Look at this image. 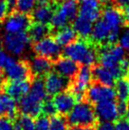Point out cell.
<instances>
[{
  "instance_id": "cell-1",
  "label": "cell",
  "mask_w": 129,
  "mask_h": 130,
  "mask_svg": "<svg viewBox=\"0 0 129 130\" xmlns=\"http://www.w3.org/2000/svg\"><path fill=\"white\" fill-rule=\"evenodd\" d=\"M62 55L77 62L82 66L93 67L98 62L97 47L88 39H79L68 45L62 51Z\"/></svg>"
},
{
  "instance_id": "cell-2",
  "label": "cell",
  "mask_w": 129,
  "mask_h": 130,
  "mask_svg": "<svg viewBox=\"0 0 129 130\" xmlns=\"http://www.w3.org/2000/svg\"><path fill=\"white\" fill-rule=\"evenodd\" d=\"M97 64L108 69L114 75L116 81L122 77L120 68L121 62L125 58L123 47L117 44H105L97 46Z\"/></svg>"
},
{
  "instance_id": "cell-3",
  "label": "cell",
  "mask_w": 129,
  "mask_h": 130,
  "mask_svg": "<svg viewBox=\"0 0 129 130\" xmlns=\"http://www.w3.org/2000/svg\"><path fill=\"white\" fill-rule=\"evenodd\" d=\"M68 123L70 126H92L95 127L99 120L95 109L88 102L83 101L76 104L69 114L67 116Z\"/></svg>"
},
{
  "instance_id": "cell-4",
  "label": "cell",
  "mask_w": 129,
  "mask_h": 130,
  "mask_svg": "<svg viewBox=\"0 0 129 130\" xmlns=\"http://www.w3.org/2000/svg\"><path fill=\"white\" fill-rule=\"evenodd\" d=\"M3 72L6 79L11 81H29L32 83L35 79L31 72L29 60H15L9 55L4 65Z\"/></svg>"
},
{
  "instance_id": "cell-5",
  "label": "cell",
  "mask_w": 129,
  "mask_h": 130,
  "mask_svg": "<svg viewBox=\"0 0 129 130\" xmlns=\"http://www.w3.org/2000/svg\"><path fill=\"white\" fill-rule=\"evenodd\" d=\"M31 50L37 56H44L55 61L62 55L60 46L53 35L46 37L38 42L31 43Z\"/></svg>"
},
{
  "instance_id": "cell-6",
  "label": "cell",
  "mask_w": 129,
  "mask_h": 130,
  "mask_svg": "<svg viewBox=\"0 0 129 130\" xmlns=\"http://www.w3.org/2000/svg\"><path fill=\"white\" fill-rule=\"evenodd\" d=\"M116 97L117 96H116L115 89H113L112 87L101 85L93 81L89 87L87 88L86 101L91 105H96L100 102L114 101Z\"/></svg>"
},
{
  "instance_id": "cell-7",
  "label": "cell",
  "mask_w": 129,
  "mask_h": 130,
  "mask_svg": "<svg viewBox=\"0 0 129 130\" xmlns=\"http://www.w3.org/2000/svg\"><path fill=\"white\" fill-rule=\"evenodd\" d=\"M30 43L26 31L15 33L7 32L3 37V47L13 55H20L25 51L27 46Z\"/></svg>"
},
{
  "instance_id": "cell-8",
  "label": "cell",
  "mask_w": 129,
  "mask_h": 130,
  "mask_svg": "<svg viewBox=\"0 0 129 130\" xmlns=\"http://www.w3.org/2000/svg\"><path fill=\"white\" fill-rule=\"evenodd\" d=\"M45 87L49 96L54 97L57 94L67 90L70 86L71 80L60 75L55 71H51L45 77Z\"/></svg>"
},
{
  "instance_id": "cell-9",
  "label": "cell",
  "mask_w": 129,
  "mask_h": 130,
  "mask_svg": "<svg viewBox=\"0 0 129 130\" xmlns=\"http://www.w3.org/2000/svg\"><path fill=\"white\" fill-rule=\"evenodd\" d=\"M32 22L29 14L22 13L19 11H14L9 15L4 22L5 30L9 33H15L26 31L29 24Z\"/></svg>"
},
{
  "instance_id": "cell-10",
  "label": "cell",
  "mask_w": 129,
  "mask_h": 130,
  "mask_svg": "<svg viewBox=\"0 0 129 130\" xmlns=\"http://www.w3.org/2000/svg\"><path fill=\"white\" fill-rule=\"evenodd\" d=\"M79 16L87 19L90 22H96L100 19L104 4L100 0H78Z\"/></svg>"
},
{
  "instance_id": "cell-11",
  "label": "cell",
  "mask_w": 129,
  "mask_h": 130,
  "mask_svg": "<svg viewBox=\"0 0 129 130\" xmlns=\"http://www.w3.org/2000/svg\"><path fill=\"white\" fill-rule=\"evenodd\" d=\"M81 66L77 62L61 55L53 61V70L69 80H73L79 73Z\"/></svg>"
},
{
  "instance_id": "cell-12",
  "label": "cell",
  "mask_w": 129,
  "mask_h": 130,
  "mask_svg": "<svg viewBox=\"0 0 129 130\" xmlns=\"http://www.w3.org/2000/svg\"><path fill=\"white\" fill-rule=\"evenodd\" d=\"M95 113L99 122L113 123L120 119L117 110V103L114 101L100 102L94 106Z\"/></svg>"
},
{
  "instance_id": "cell-13",
  "label": "cell",
  "mask_w": 129,
  "mask_h": 130,
  "mask_svg": "<svg viewBox=\"0 0 129 130\" xmlns=\"http://www.w3.org/2000/svg\"><path fill=\"white\" fill-rule=\"evenodd\" d=\"M31 83L29 81H11L6 80L3 91L14 101H19L29 92Z\"/></svg>"
},
{
  "instance_id": "cell-14",
  "label": "cell",
  "mask_w": 129,
  "mask_h": 130,
  "mask_svg": "<svg viewBox=\"0 0 129 130\" xmlns=\"http://www.w3.org/2000/svg\"><path fill=\"white\" fill-rule=\"evenodd\" d=\"M75 96L69 89L63 91L53 97V103L57 109V113L63 116H68L76 105Z\"/></svg>"
},
{
  "instance_id": "cell-15",
  "label": "cell",
  "mask_w": 129,
  "mask_h": 130,
  "mask_svg": "<svg viewBox=\"0 0 129 130\" xmlns=\"http://www.w3.org/2000/svg\"><path fill=\"white\" fill-rule=\"evenodd\" d=\"M44 102H40L38 100L31 97L29 93L18 101V110L19 113L25 115L31 116L33 118H37L42 115V106Z\"/></svg>"
},
{
  "instance_id": "cell-16",
  "label": "cell",
  "mask_w": 129,
  "mask_h": 130,
  "mask_svg": "<svg viewBox=\"0 0 129 130\" xmlns=\"http://www.w3.org/2000/svg\"><path fill=\"white\" fill-rule=\"evenodd\" d=\"M34 78H45L53 69V61L44 56H35L29 61Z\"/></svg>"
},
{
  "instance_id": "cell-17",
  "label": "cell",
  "mask_w": 129,
  "mask_h": 130,
  "mask_svg": "<svg viewBox=\"0 0 129 130\" xmlns=\"http://www.w3.org/2000/svg\"><path fill=\"white\" fill-rule=\"evenodd\" d=\"M26 32L30 40V43H34L50 35H52L53 29L50 24H42L32 21L28 27Z\"/></svg>"
},
{
  "instance_id": "cell-18",
  "label": "cell",
  "mask_w": 129,
  "mask_h": 130,
  "mask_svg": "<svg viewBox=\"0 0 129 130\" xmlns=\"http://www.w3.org/2000/svg\"><path fill=\"white\" fill-rule=\"evenodd\" d=\"M19 114L15 101L4 91H0V118L8 117L12 121Z\"/></svg>"
},
{
  "instance_id": "cell-19",
  "label": "cell",
  "mask_w": 129,
  "mask_h": 130,
  "mask_svg": "<svg viewBox=\"0 0 129 130\" xmlns=\"http://www.w3.org/2000/svg\"><path fill=\"white\" fill-rule=\"evenodd\" d=\"M91 68H92L93 81L101 84V85L106 86V87H112L114 86L116 79H115L113 73L109 69L99 65V64H96Z\"/></svg>"
},
{
  "instance_id": "cell-20",
  "label": "cell",
  "mask_w": 129,
  "mask_h": 130,
  "mask_svg": "<svg viewBox=\"0 0 129 130\" xmlns=\"http://www.w3.org/2000/svg\"><path fill=\"white\" fill-rule=\"evenodd\" d=\"M57 11L67 19L68 24L74 22L79 12V1L78 0H61Z\"/></svg>"
},
{
  "instance_id": "cell-21",
  "label": "cell",
  "mask_w": 129,
  "mask_h": 130,
  "mask_svg": "<svg viewBox=\"0 0 129 130\" xmlns=\"http://www.w3.org/2000/svg\"><path fill=\"white\" fill-rule=\"evenodd\" d=\"M54 38L56 40L59 46L67 47L68 45L72 44L79 39V36L76 32L74 29L72 28V26L68 25L66 26L62 29H59L56 30V32L53 34Z\"/></svg>"
},
{
  "instance_id": "cell-22",
  "label": "cell",
  "mask_w": 129,
  "mask_h": 130,
  "mask_svg": "<svg viewBox=\"0 0 129 130\" xmlns=\"http://www.w3.org/2000/svg\"><path fill=\"white\" fill-rule=\"evenodd\" d=\"M93 26L94 25L92 22L88 21L87 19L78 15L77 18L74 20L73 24H72V28L77 32L79 38L88 39L91 35V32H92Z\"/></svg>"
},
{
  "instance_id": "cell-23",
  "label": "cell",
  "mask_w": 129,
  "mask_h": 130,
  "mask_svg": "<svg viewBox=\"0 0 129 130\" xmlns=\"http://www.w3.org/2000/svg\"><path fill=\"white\" fill-rule=\"evenodd\" d=\"M29 94L34 99L40 102H45L47 99V93L45 87V81L43 78H35L30 86Z\"/></svg>"
},
{
  "instance_id": "cell-24",
  "label": "cell",
  "mask_w": 129,
  "mask_h": 130,
  "mask_svg": "<svg viewBox=\"0 0 129 130\" xmlns=\"http://www.w3.org/2000/svg\"><path fill=\"white\" fill-rule=\"evenodd\" d=\"M114 86L119 101L129 103V77H122L118 79Z\"/></svg>"
},
{
  "instance_id": "cell-25",
  "label": "cell",
  "mask_w": 129,
  "mask_h": 130,
  "mask_svg": "<svg viewBox=\"0 0 129 130\" xmlns=\"http://www.w3.org/2000/svg\"><path fill=\"white\" fill-rule=\"evenodd\" d=\"M15 130H36L33 117L19 113L13 120Z\"/></svg>"
},
{
  "instance_id": "cell-26",
  "label": "cell",
  "mask_w": 129,
  "mask_h": 130,
  "mask_svg": "<svg viewBox=\"0 0 129 130\" xmlns=\"http://www.w3.org/2000/svg\"><path fill=\"white\" fill-rule=\"evenodd\" d=\"M50 130H68L69 125L68 123L67 117L60 114L52 116L50 118Z\"/></svg>"
},
{
  "instance_id": "cell-27",
  "label": "cell",
  "mask_w": 129,
  "mask_h": 130,
  "mask_svg": "<svg viewBox=\"0 0 129 130\" xmlns=\"http://www.w3.org/2000/svg\"><path fill=\"white\" fill-rule=\"evenodd\" d=\"M35 4L36 0H17V6L15 11L30 14V12L35 7Z\"/></svg>"
},
{
  "instance_id": "cell-28",
  "label": "cell",
  "mask_w": 129,
  "mask_h": 130,
  "mask_svg": "<svg viewBox=\"0 0 129 130\" xmlns=\"http://www.w3.org/2000/svg\"><path fill=\"white\" fill-rule=\"evenodd\" d=\"M58 114L57 109L55 107V105L52 99L47 98L46 101L43 103L42 106V115L47 116V117H52V116Z\"/></svg>"
},
{
  "instance_id": "cell-29",
  "label": "cell",
  "mask_w": 129,
  "mask_h": 130,
  "mask_svg": "<svg viewBox=\"0 0 129 130\" xmlns=\"http://www.w3.org/2000/svg\"><path fill=\"white\" fill-rule=\"evenodd\" d=\"M50 121L47 116L40 115L35 120L36 130H50Z\"/></svg>"
},
{
  "instance_id": "cell-30",
  "label": "cell",
  "mask_w": 129,
  "mask_h": 130,
  "mask_svg": "<svg viewBox=\"0 0 129 130\" xmlns=\"http://www.w3.org/2000/svg\"><path fill=\"white\" fill-rule=\"evenodd\" d=\"M112 5L124 12V14L129 12V0H112Z\"/></svg>"
},
{
  "instance_id": "cell-31",
  "label": "cell",
  "mask_w": 129,
  "mask_h": 130,
  "mask_svg": "<svg viewBox=\"0 0 129 130\" xmlns=\"http://www.w3.org/2000/svg\"><path fill=\"white\" fill-rule=\"evenodd\" d=\"M0 130H15L13 121L8 117L0 118Z\"/></svg>"
},
{
  "instance_id": "cell-32",
  "label": "cell",
  "mask_w": 129,
  "mask_h": 130,
  "mask_svg": "<svg viewBox=\"0 0 129 130\" xmlns=\"http://www.w3.org/2000/svg\"><path fill=\"white\" fill-rule=\"evenodd\" d=\"M8 15H9V11H8V6L6 0H0V23L2 24L6 21Z\"/></svg>"
},
{
  "instance_id": "cell-33",
  "label": "cell",
  "mask_w": 129,
  "mask_h": 130,
  "mask_svg": "<svg viewBox=\"0 0 129 130\" xmlns=\"http://www.w3.org/2000/svg\"><path fill=\"white\" fill-rule=\"evenodd\" d=\"M117 110H118V114L120 116V118H123L124 116H126V113L128 110V103L119 101L117 103Z\"/></svg>"
},
{
  "instance_id": "cell-34",
  "label": "cell",
  "mask_w": 129,
  "mask_h": 130,
  "mask_svg": "<svg viewBox=\"0 0 129 130\" xmlns=\"http://www.w3.org/2000/svg\"><path fill=\"white\" fill-rule=\"evenodd\" d=\"M115 130H129V120L121 118L115 123Z\"/></svg>"
},
{
  "instance_id": "cell-35",
  "label": "cell",
  "mask_w": 129,
  "mask_h": 130,
  "mask_svg": "<svg viewBox=\"0 0 129 130\" xmlns=\"http://www.w3.org/2000/svg\"><path fill=\"white\" fill-rule=\"evenodd\" d=\"M94 130H115V123L108 122H99Z\"/></svg>"
},
{
  "instance_id": "cell-36",
  "label": "cell",
  "mask_w": 129,
  "mask_h": 130,
  "mask_svg": "<svg viewBox=\"0 0 129 130\" xmlns=\"http://www.w3.org/2000/svg\"><path fill=\"white\" fill-rule=\"evenodd\" d=\"M120 45L123 47V50L125 48V50L129 51V29L126 30L122 35L121 39H120Z\"/></svg>"
},
{
  "instance_id": "cell-37",
  "label": "cell",
  "mask_w": 129,
  "mask_h": 130,
  "mask_svg": "<svg viewBox=\"0 0 129 130\" xmlns=\"http://www.w3.org/2000/svg\"><path fill=\"white\" fill-rule=\"evenodd\" d=\"M8 6V11H9V15L14 12L16 11V6H17V0H6ZM8 15V16H9Z\"/></svg>"
},
{
  "instance_id": "cell-38",
  "label": "cell",
  "mask_w": 129,
  "mask_h": 130,
  "mask_svg": "<svg viewBox=\"0 0 129 130\" xmlns=\"http://www.w3.org/2000/svg\"><path fill=\"white\" fill-rule=\"evenodd\" d=\"M7 57L8 55L5 54L3 51H2V50H0V72L3 71L4 65H5V62L7 60Z\"/></svg>"
},
{
  "instance_id": "cell-39",
  "label": "cell",
  "mask_w": 129,
  "mask_h": 130,
  "mask_svg": "<svg viewBox=\"0 0 129 130\" xmlns=\"http://www.w3.org/2000/svg\"><path fill=\"white\" fill-rule=\"evenodd\" d=\"M68 130H94L92 126H70Z\"/></svg>"
},
{
  "instance_id": "cell-40",
  "label": "cell",
  "mask_w": 129,
  "mask_h": 130,
  "mask_svg": "<svg viewBox=\"0 0 129 130\" xmlns=\"http://www.w3.org/2000/svg\"><path fill=\"white\" fill-rule=\"evenodd\" d=\"M100 1L103 4H104V5H106V4H107L108 2H109V1H112V0H100Z\"/></svg>"
},
{
  "instance_id": "cell-41",
  "label": "cell",
  "mask_w": 129,
  "mask_h": 130,
  "mask_svg": "<svg viewBox=\"0 0 129 130\" xmlns=\"http://www.w3.org/2000/svg\"><path fill=\"white\" fill-rule=\"evenodd\" d=\"M2 47H3V38L0 36V50L2 48Z\"/></svg>"
},
{
  "instance_id": "cell-42",
  "label": "cell",
  "mask_w": 129,
  "mask_h": 130,
  "mask_svg": "<svg viewBox=\"0 0 129 130\" xmlns=\"http://www.w3.org/2000/svg\"><path fill=\"white\" fill-rule=\"evenodd\" d=\"M126 119L129 120V103H128V110H127V113H126Z\"/></svg>"
},
{
  "instance_id": "cell-43",
  "label": "cell",
  "mask_w": 129,
  "mask_h": 130,
  "mask_svg": "<svg viewBox=\"0 0 129 130\" xmlns=\"http://www.w3.org/2000/svg\"><path fill=\"white\" fill-rule=\"evenodd\" d=\"M125 16H126V20H127V23H128V26H129V12L126 13Z\"/></svg>"
}]
</instances>
